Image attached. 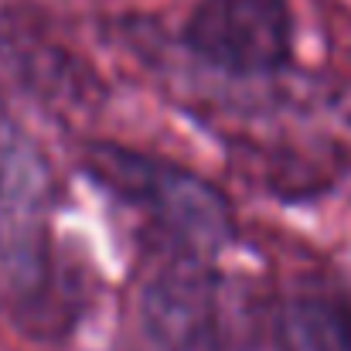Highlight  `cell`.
Wrapping results in <instances>:
<instances>
[{
    "label": "cell",
    "instance_id": "3",
    "mask_svg": "<svg viewBox=\"0 0 351 351\" xmlns=\"http://www.w3.org/2000/svg\"><path fill=\"white\" fill-rule=\"evenodd\" d=\"M143 328L164 351H212L222 335L219 283L208 263L178 259L143 290Z\"/></svg>",
    "mask_w": 351,
    "mask_h": 351
},
{
    "label": "cell",
    "instance_id": "5",
    "mask_svg": "<svg viewBox=\"0 0 351 351\" xmlns=\"http://www.w3.org/2000/svg\"><path fill=\"white\" fill-rule=\"evenodd\" d=\"M24 181V171H21V150L7 130V123L0 119V202L10 198Z\"/></svg>",
    "mask_w": 351,
    "mask_h": 351
},
{
    "label": "cell",
    "instance_id": "2",
    "mask_svg": "<svg viewBox=\"0 0 351 351\" xmlns=\"http://www.w3.org/2000/svg\"><path fill=\"white\" fill-rule=\"evenodd\" d=\"M195 58L232 79L280 75L293 58L290 0H198L184 21Z\"/></svg>",
    "mask_w": 351,
    "mask_h": 351
},
{
    "label": "cell",
    "instance_id": "1",
    "mask_svg": "<svg viewBox=\"0 0 351 351\" xmlns=\"http://www.w3.org/2000/svg\"><path fill=\"white\" fill-rule=\"evenodd\" d=\"M89 174L143 215L181 259H208L232 235L226 198L178 164L103 143L89 157Z\"/></svg>",
    "mask_w": 351,
    "mask_h": 351
},
{
    "label": "cell",
    "instance_id": "4",
    "mask_svg": "<svg viewBox=\"0 0 351 351\" xmlns=\"http://www.w3.org/2000/svg\"><path fill=\"white\" fill-rule=\"evenodd\" d=\"M276 351H351V293L331 283L293 290L273 317Z\"/></svg>",
    "mask_w": 351,
    "mask_h": 351
}]
</instances>
